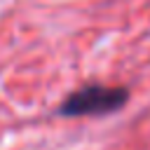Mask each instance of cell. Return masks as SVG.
Wrapping results in <instances>:
<instances>
[{
    "instance_id": "6da1fadb",
    "label": "cell",
    "mask_w": 150,
    "mask_h": 150,
    "mask_svg": "<svg viewBox=\"0 0 150 150\" xmlns=\"http://www.w3.org/2000/svg\"><path fill=\"white\" fill-rule=\"evenodd\" d=\"M127 101V91L120 87H103V84H89L75 94H70L63 105L61 115L80 117V115H103L110 110L122 108Z\"/></svg>"
}]
</instances>
